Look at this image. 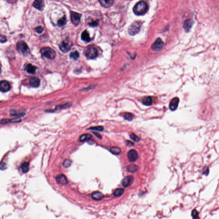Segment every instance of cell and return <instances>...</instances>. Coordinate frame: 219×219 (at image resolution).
Listing matches in <instances>:
<instances>
[{
  "mask_svg": "<svg viewBox=\"0 0 219 219\" xmlns=\"http://www.w3.org/2000/svg\"><path fill=\"white\" fill-rule=\"evenodd\" d=\"M148 9V6L146 2L143 1L137 3L133 8V12L135 14L140 16L145 14Z\"/></svg>",
  "mask_w": 219,
  "mask_h": 219,
  "instance_id": "6da1fadb",
  "label": "cell"
},
{
  "mask_svg": "<svg viewBox=\"0 0 219 219\" xmlns=\"http://www.w3.org/2000/svg\"><path fill=\"white\" fill-rule=\"evenodd\" d=\"M42 56L50 60L54 59L56 56L55 51L49 47H46L42 48L41 50Z\"/></svg>",
  "mask_w": 219,
  "mask_h": 219,
  "instance_id": "7a4b0ae2",
  "label": "cell"
},
{
  "mask_svg": "<svg viewBox=\"0 0 219 219\" xmlns=\"http://www.w3.org/2000/svg\"><path fill=\"white\" fill-rule=\"evenodd\" d=\"M142 23L139 21L134 22L130 25L128 29V32L130 35L134 36L138 34L140 31Z\"/></svg>",
  "mask_w": 219,
  "mask_h": 219,
  "instance_id": "3957f363",
  "label": "cell"
},
{
  "mask_svg": "<svg viewBox=\"0 0 219 219\" xmlns=\"http://www.w3.org/2000/svg\"><path fill=\"white\" fill-rule=\"evenodd\" d=\"M17 49L19 52L26 55L30 52V49L28 45L24 41H21L18 42L17 44Z\"/></svg>",
  "mask_w": 219,
  "mask_h": 219,
  "instance_id": "277c9868",
  "label": "cell"
},
{
  "mask_svg": "<svg viewBox=\"0 0 219 219\" xmlns=\"http://www.w3.org/2000/svg\"><path fill=\"white\" fill-rule=\"evenodd\" d=\"M72 46V42L70 40H66L61 42L59 45L60 50L63 52L66 53L71 49Z\"/></svg>",
  "mask_w": 219,
  "mask_h": 219,
  "instance_id": "5b68a950",
  "label": "cell"
},
{
  "mask_svg": "<svg viewBox=\"0 0 219 219\" xmlns=\"http://www.w3.org/2000/svg\"><path fill=\"white\" fill-rule=\"evenodd\" d=\"M98 55L97 49L94 47L88 48L86 52V56L88 59H94L97 58Z\"/></svg>",
  "mask_w": 219,
  "mask_h": 219,
  "instance_id": "8992f818",
  "label": "cell"
},
{
  "mask_svg": "<svg viewBox=\"0 0 219 219\" xmlns=\"http://www.w3.org/2000/svg\"><path fill=\"white\" fill-rule=\"evenodd\" d=\"M164 46V43L160 38L157 39L154 42L152 46V48L153 50L155 52L160 51Z\"/></svg>",
  "mask_w": 219,
  "mask_h": 219,
  "instance_id": "52a82bcc",
  "label": "cell"
},
{
  "mask_svg": "<svg viewBox=\"0 0 219 219\" xmlns=\"http://www.w3.org/2000/svg\"><path fill=\"white\" fill-rule=\"evenodd\" d=\"M82 14L80 13H78L74 11L70 12V17L71 21L72 23L76 25L79 24L80 21V18L82 17Z\"/></svg>",
  "mask_w": 219,
  "mask_h": 219,
  "instance_id": "ba28073f",
  "label": "cell"
},
{
  "mask_svg": "<svg viewBox=\"0 0 219 219\" xmlns=\"http://www.w3.org/2000/svg\"><path fill=\"white\" fill-rule=\"evenodd\" d=\"M128 158L130 162H134L138 158L137 152L135 150H130L128 153Z\"/></svg>",
  "mask_w": 219,
  "mask_h": 219,
  "instance_id": "9c48e42d",
  "label": "cell"
},
{
  "mask_svg": "<svg viewBox=\"0 0 219 219\" xmlns=\"http://www.w3.org/2000/svg\"><path fill=\"white\" fill-rule=\"evenodd\" d=\"M179 102V99L178 97H175L172 98L171 101H170L169 105V108L170 110L172 111H175L176 110L178 107Z\"/></svg>",
  "mask_w": 219,
  "mask_h": 219,
  "instance_id": "30bf717a",
  "label": "cell"
},
{
  "mask_svg": "<svg viewBox=\"0 0 219 219\" xmlns=\"http://www.w3.org/2000/svg\"><path fill=\"white\" fill-rule=\"evenodd\" d=\"M10 86L8 82L6 80H1L0 84V90L3 92H6L10 90Z\"/></svg>",
  "mask_w": 219,
  "mask_h": 219,
  "instance_id": "8fae6325",
  "label": "cell"
},
{
  "mask_svg": "<svg viewBox=\"0 0 219 219\" xmlns=\"http://www.w3.org/2000/svg\"><path fill=\"white\" fill-rule=\"evenodd\" d=\"M33 6L40 11H42L44 8L45 4L43 0H35Z\"/></svg>",
  "mask_w": 219,
  "mask_h": 219,
  "instance_id": "7c38bea8",
  "label": "cell"
},
{
  "mask_svg": "<svg viewBox=\"0 0 219 219\" xmlns=\"http://www.w3.org/2000/svg\"><path fill=\"white\" fill-rule=\"evenodd\" d=\"M29 84L33 87H38L40 86V79L37 77H31L29 79Z\"/></svg>",
  "mask_w": 219,
  "mask_h": 219,
  "instance_id": "4fadbf2b",
  "label": "cell"
},
{
  "mask_svg": "<svg viewBox=\"0 0 219 219\" xmlns=\"http://www.w3.org/2000/svg\"><path fill=\"white\" fill-rule=\"evenodd\" d=\"M134 181L133 176H126L124 178L122 181V185L124 187H127L130 185Z\"/></svg>",
  "mask_w": 219,
  "mask_h": 219,
  "instance_id": "5bb4252c",
  "label": "cell"
},
{
  "mask_svg": "<svg viewBox=\"0 0 219 219\" xmlns=\"http://www.w3.org/2000/svg\"><path fill=\"white\" fill-rule=\"evenodd\" d=\"M56 180L58 183L61 185H65L67 183V178L64 174H60L57 176Z\"/></svg>",
  "mask_w": 219,
  "mask_h": 219,
  "instance_id": "9a60e30c",
  "label": "cell"
},
{
  "mask_svg": "<svg viewBox=\"0 0 219 219\" xmlns=\"http://www.w3.org/2000/svg\"><path fill=\"white\" fill-rule=\"evenodd\" d=\"M99 1L102 6L106 8L111 7L114 3V0H99Z\"/></svg>",
  "mask_w": 219,
  "mask_h": 219,
  "instance_id": "2e32d148",
  "label": "cell"
},
{
  "mask_svg": "<svg viewBox=\"0 0 219 219\" xmlns=\"http://www.w3.org/2000/svg\"><path fill=\"white\" fill-rule=\"evenodd\" d=\"M22 120L20 118H12L11 120H8V119H3L1 120V124H7L10 123H18L21 122Z\"/></svg>",
  "mask_w": 219,
  "mask_h": 219,
  "instance_id": "e0dca14e",
  "label": "cell"
},
{
  "mask_svg": "<svg viewBox=\"0 0 219 219\" xmlns=\"http://www.w3.org/2000/svg\"><path fill=\"white\" fill-rule=\"evenodd\" d=\"M37 68V67L35 66H33L31 64H28L25 68V71L29 74H34L36 72Z\"/></svg>",
  "mask_w": 219,
  "mask_h": 219,
  "instance_id": "ac0fdd59",
  "label": "cell"
},
{
  "mask_svg": "<svg viewBox=\"0 0 219 219\" xmlns=\"http://www.w3.org/2000/svg\"><path fill=\"white\" fill-rule=\"evenodd\" d=\"M193 24L192 21L190 19H187L184 24V28L186 32H188L191 29Z\"/></svg>",
  "mask_w": 219,
  "mask_h": 219,
  "instance_id": "d6986e66",
  "label": "cell"
},
{
  "mask_svg": "<svg viewBox=\"0 0 219 219\" xmlns=\"http://www.w3.org/2000/svg\"><path fill=\"white\" fill-rule=\"evenodd\" d=\"M92 198L95 200H101L104 198L103 194L99 192H95L92 194Z\"/></svg>",
  "mask_w": 219,
  "mask_h": 219,
  "instance_id": "ffe728a7",
  "label": "cell"
},
{
  "mask_svg": "<svg viewBox=\"0 0 219 219\" xmlns=\"http://www.w3.org/2000/svg\"><path fill=\"white\" fill-rule=\"evenodd\" d=\"M82 40L84 42H89L91 40V39L90 36L89 34L86 30H85L82 34Z\"/></svg>",
  "mask_w": 219,
  "mask_h": 219,
  "instance_id": "44dd1931",
  "label": "cell"
},
{
  "mask_svg": "<svg viewBox=\"0 0 219 219\" xmlns=\"http://www.w3.org/2000/svg\"><path fill=\"white\" fill-rule=\"evenodd\" d=\"M10 114L12 116H22L25 114V112L24 111H17L15 110H10Z\"/></svg>",
  "mask_w": 219,
  "mask_h": 219,
  "instance_id": "7402d4cb",
  "label": "cell"
},
{
  "mask_svg": "<svg viewBox=\"0 0 219 219\" xmlns=\"http://www.w3.org/2000/svg\"><path fill=\"white\" fill-rule=\"evenodd\" d=\"M142 103L146 106H150L152 104V99L150 96H147L144 98L142 100Z\"/></svg>",
  "mask_w": 219,
  "mask_h": 219,
  "instance_id": "603a6c76",
  "label": "cell"
},
{
  "mask_svg": "<svg viewBox=\"0 0 219 219\" xmlns=\"http://www.w3.org/2000/svg\"><path fill=\"white\" fill-rule=\"evenodd\" d=\"M92 136L91 134H82L80 137L79 140L82 142L90 140V139L92 138Z\"/></svg>",
  "mask_w": 219,
  "mask_h": 219,
  "instance_id": "cb8c5ba5",
  "label": "cell"
},
{
  "mask_svg": "<svg viewBox=\"0 0 219 219\" xmlns=\"http://www.w3.org/2000/svg\"><path fill=\"white\" fill-rule=\"evenodd\" d=\"M21 169L24 173L28 172L29 170V164L28 162H24L22 164Z\"/></svg>",
  "mask_w": 219,
  "mask_h": 219,
  "instance_id": "d4e9b609",
  "label": "cell"
},
{
  "mask_svg": "<svg viewBox=\"0 0 219 219\" xmlns=\"http://www.w3.org/2000/svg\"><path fill=\"white\" fill-rule=\"evenodd\" d=\"M139 169V166L135 164H131L127 167V170L130 172H134L137 171Z\"/></svg>",
  "mask_w": 219,
  "mask_h": 219,
  "instance_id": "484cf974",
  "label": "cell"
},
{
  "mask_svg": "<svg viewBox=\"0 0 219 219\" xmlns=\"http://www.w3.org/2000/svg\"><path fill=\"white\" fill-rule=\"evenodd\" d=\"M66 22H67L66 17V16H64L58 21L57 24H58V25L59 27H61L64 26V25H65Z\"/></svg>",
  "mask_w": 219,
  "mask_h": 219,
  "instance_id": "4316f807",
  "label": "cell"
},
{
  "mask_svg": "<svg viewBox=\"0 0 219 219\" xmlns=\"http://www.w3.org/2000/svg\"><path fill=\"white\" fill-rule=\"evenodd\" d=\"M124 191L123 188H117L115 190V191L114 192V195L116 197L121 196L123 193Z\"/></svg>",
  "mask_w": 219,
  "mask_h": 219,
  "instance_id": "83f0119b",
  "label": "cell"
},
{
  "mask_svg": "<svg viewBox=\"0 0 219 219\" xmlns=\"http://www.w3.org/2000/svg\"><path fill=\"white\" fill-rule=\"evenodd\" d=\"M110 152L114 154H118L121 153V149L117 147H112L110 149Z\"/></svg>",
  "mask_w": 219,
  "mask_h": 219,
  "instance_id": "f1b7e54d",
  "label": "cell"
},
{
  "mask_svg": "<svg viewBox=\"0 0 219 219\" xmlns=\"http://www.w3.org/2000/svg\"><path fill=\"white\" fill-rule=\"evenodd\" d=\"M79 55L80 54L79 52L77 51H76L71 52V54H70V57L73 60H76L79 58Z\"/></svg>",
  "mask_w": 219,
  "mask_h": 219,
  "instance_id": "f546056e",
  "label": "cell"
},
{
  "mask_svg": "<svg viewBox=\"0 0 219 219\" xmlns=\"http://www.w3.org/2000/svg\"><path fill=\"white\" fill-rule=\"evenodd\" d=\"M124 117L126 120L130 121L133 120V115L130 112H125L124 115Z\"/></svg>",
  "mask_w": 219,
  "mask_h": 219,
  "instance_id": "4dcf8cb0",
  "label": "cell"
},
{
  "mask_svg": "<svg viewBox=\"0 0 219 219\" xmlns=\"http://www.w3.org/2000/svg\"><path fill=\"white\" fill-rule=\"evenodd\" d=\"M72 162L70 160L66 159L63 162V166L65 168H68L72 164Z\"/></svg>",
  "mask_w": 219,
  "mask_h": 219,
  "instance_id": "1f68e13d",
  "label": "cell"
},
{
  "mask_svg": "<svg viewBox=\"0 0 219 219\" xmlns=\"http://www.w3.org/2000/svg\"><path fill=\"white\" fill-rule=\"evenodd\" d=\"M130 138L132 140H134V141L136 142H139V141H140V138H139L138 136H137L136 135L134 134H130Z\"/></svg>",
  "mask_w": 219,
  "mask_h": 219,
  "instance_id": "d6a6232c",
  "label": "cell"
},
{
  "mask_svg": "<svg viewBox=\"0 0 219 219\" xmlns=\"http://www.w3.org/2000/svg\"><path fill=\"white\" fill-rule=\"evenodd\" d=\"M89 129L97 130V131H99V132H102L104 130V128L102 126H96V127H92V128H89Z\"/></svg>",
  "mask_w": 219,
  "mask_h": 219,
  "instance_id": "836d02e7",
  "label": "cell"
},
{
  "mask_svg": "<svg viewBox=\"0 0 219 219\" xmlns=\"http://www.w3.org/2000/svg\"><path fill=\"white\" fill-rule=\"evenodd\" d=\"M71 104H70V103H67V104H62V105H59L58 106H57L56 109H62V108H68V107H70V106L71 105Z\"/></svg>",
  "mask_w": 219,
  "mask_h": 219,
  "instance_id": "e575fe53",
  "label": "cell"
},
{
  "mask_svg": "<svg viewBox=\"0 0 219 219\" xmlns=\"http://www.w3.org/2000/svg\"><path fill=\"white\" fill-rule=\"evenodd\" d=\"M98 22L99 21L98 20L95 21H92V22L89 23V26L91 27H95L97 26V25H98Z\"/></svg>",
  "mask_w": 219,
  "mask_h": 219,
  "instance_id": "d590c367",
  "label": "cell"
},
{
  "mask_svg": "<svg viewBox=\"0 0 219 219\" xmlns=\"http://www.w3.org/2000/svg\"><path fill=\"white\" fill-rule=\"evenodd\" d=\"M36 32L38 33V34H41L43 32V30H44V28H43L42 26H38L35 29Z\"/></svg>",
  "mask_w": 219,
  "mask_h": 219,
  "instance_id": "8d00e7d4",
  "label": "cell"
},
{
  "mask_svg": "<svg viewBox=\"0 0 219 219\" xmlns=\"http://www.w3.org/2000/svg\"><path fill=\"white\" fill-rule=\"evenodd\" d=\"M199 213L196 210H193L192 212V216L193 218H198Z\"/></svg>",
  "mask_w": 219,
  "mask_h": 219,
  "instance_id": "74e56055",
  "label": "cell"
},
{
  "mask_svg": "<svg viewBox=\"0 0 219 219\" xmlns=\"http://www.w3.org/2000/svg\"><path fill=\"white\" fill-rule=\"evenodd\" d=\"M7 41V39L5 36H3V35H1V43H4V42H5Z\"/></svg>",
  "mask_w": 219,
  "mask_h": 219,
  "instance_id": "f35d334b",
  "label": "cell"
},
{
  "mask_svg": "<svg viewBox=\"0 0 219 219\" xmlns=\"http://www.w3.org/2000/svg\"><path fill=\"white\" fill-rule=\"evenodd\" d=\"M126 144H127V146H132L134 145V143L130 141H127L126 142Z\"/></svg>",
  "mask_w": 219,
  "mask_h": 219,
  "instance_id": "ab89813d",
  "label": "cell"
},
{
  "mask_svg": "<svg viewBox=\"0 0 219 219\" xmlns=\"http://www.w3.org/2000/svg\"><path fill=\"white\" fill-rule=\"evenodd\" d=\"M1 165L3 166V167L1 168V170H4L5 169H6V168H7V167H6V164H5L4 163L2 164V163H1Z\"/></svg>",
  "mask_w": 219,
  "mask_h": 219,
  "instance_id": "60d3db41",
  "label": "cell"
},
{
  "mask_svg": "<svg viewBox=\"0 0 219 219\" xmlns=\"http://www.w3.org/2000/svg\"><path fill=\"white\" fill-rule=\"evenodd\" d=\"M204 169H205V170H203V173L205 174V175H207L208 174V172H209V170H208V169H207V170H205V167H204Z\"/></svg>",
  "mask_w": 219,
  "mask_h": 219,
  "instance_id": "b9f144b4",
  "label": "cell"
},
{
  "mask_svg": "<svg viewBox=\"0 0 219 219\" xmlns=\"http://www.w3.org/2000/svg\"><path fill=\"white\" fill-rule=\"evenodd\" d=\"M94 134H95V135L97 137H98L100 139H102V136L99 134H98V133H94Z\"/></svg>",
  "mask_w": 219,
  "mask_h": 219,
  "instance_id": "7bdbcfd3",
  "label": "cell"
}]
</instances>
